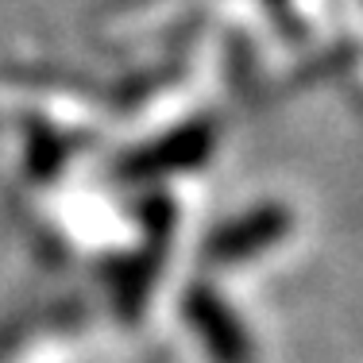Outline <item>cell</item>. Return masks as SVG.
<instances>
[{"label":"cell","instance_id":"6da1fadb","mask_svg":"<svg viewBox=\"0 0 363 363\" xmlns=\"http://www.w3.org/2000/svg\"><path fill=\"white\" fill-rule=\"evenodd\" d=\"M143 220H147V244L112 271V298H116L120 313H124L128 321L140 317L147 294H151V282L162 267V252H167L170 228H174V205L162 194H155L151 201L143 205Z\"/></svg>","mask_w":363,"mask_h":363},{"label":"cell","instance_id":"7a4b0ae2","mask_svg":"<svg viewBox=\"0 0 363 363\" xmlns=\"http://www.w3.org/2000/svg\"><path fill=\"white\" fill-rule=\"evenodd\" d=\"M217 147V128L209 120H189V124L167 132L162 140L135 147L132 155L120 159L116 174L124 182H147L162 174H182V170H197Z\"/></svg>","mask_w":363,"mask_h":363},{"label":"cell","instance_id":"3957f363","mask_svg":"<svg viewBox=\"0 0 363 363\" xmlns=\"http://www.w3.org/2000/svg\"><path fill=\"white\" fill-rule=\"evenodd\" d=\"M182 309H186V321L197 333V340L205 344L213 363H255V344L244 321L232 313V306L213 286L194 282L182 298Z\"/></svg>","mask_w":363,"mask_h":363},{"label":"cell","instance_id":"277c9868","mask_svg":"<svg viewBox=\"0 0 363 363\" xmlns=\"http://www.w3.org/2000/svg\"><path fill=\"white\" fill-rule=\"evenodd\" d=\"M290 209L286 205H255L252 213L236 220H224L209 240H205V259L217 267H236V263H247L255 259L259 252L274 247L279 240H286L290 232Z\"/></svg>","mask_w":363,"mask_h":363}]
</instances>
